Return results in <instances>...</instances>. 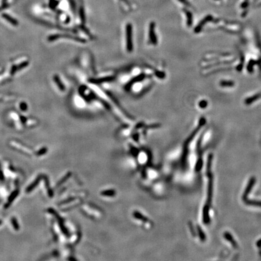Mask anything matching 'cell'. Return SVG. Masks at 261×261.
Segmentation results:
<instances>
[{
	"mask_svg": "<svg viewBox=\"0 0 261 261\" xmlns=\"http://www.w3.org/2000/svg\"><path fill=\"white\" fill-rule=\"evenodd\" d=\"M126 39L127 51L128 52H131L133 50V27L130 23H128L126 27Z\"/></svg>",
	"mask_w": 261,
	"mask_h": 261,
	"instance_id": "6da1fadb",
	"label": "cell"
},
{
	"mask_svg": "<svg viewBox=\"0 0 261 261\" xmlns=\"http://www.w3.org/2000/svg\"><path fill=\"white\" fill-rule=\"evenodd\" d=\"M149 42L154 45L157 44V38L155 33V24L154 22L151 23L149 28Z\"/></svg>",
	"mask_w": 261,
	"mask_h": 261,
	"instance_id": "7a4b0ae2",
	"label": "cell"
},
{
	"mask_svg": "<svg viewBox=\"0 0 261 261\" xmlns=\"http://www.w3.org/2000/svg\"><path fill=\"white\" fill-rule=\"evenodd\" d=\"M114 79V77L109 76V77H105V78H102L99 79H92L90 82L92 84H101V83L105 82H109L113 81Z\"/></svg>",
	"mask_w": 261,
	"mask_h": 261,
	"instance_id": "3957f363",
	"label": "cell"
},
{
	"mask_svg": "<svg viewBox=\"0 0 261 261\" xmlns=\"http://www.w3.org/2000/svg\"><path fill=\"white\" fill-rule=\"evenodd\" d=\"M54 79H55V81L56 82V83H57V84L58 85V86H59V87L60 88V89H62V90H64V85H62V84L61 83V82L60 81V80H59V78H58V77H56H56H55Z\"/></svg>",
	"mask_w": 261,
	"mask_h": 261,
	"instance_id": "277c9868",
	"label": "cell"
},
{
	"mask_svg": "<svg viewBox=\"0 0 261 261\" xmlns=\"http://www.w3.org/2000/svg\"><path fill=\"white\" fill-rule=\"evenodd\" d=\"M186 13L187 16H188V25L191 26V22H192V14L190 13L189 12H185Z\"/></svg>",
	"mask_w": 261,
	"mask_h": 261,
	"instance_id": "5b68a950",
	"label": "cell"
},
{
	"mask_svg": "<svg viewBox=\"0 0 261 261\" xmlns=\"http://www.w3.org/2000/svg\"><path fill=\"white\" fill-rule=\"evenodd\" d=\"M12 223H13V224L14 227H15L14 228H15L16 229H18V224H17L16 221V220H15V219H13V220H12Z\"/></svg>",
	"mask_w": 261,
	"mask_h": 261,
	"instance_id": "8992f818",
	"label": "cell"
},
{
	"mask_svg": "<svg viewBox=\"0 0 261 261\" xmlns=\"http://www.w3.org/2000/svg\"><path fill=\"white\" fill-rule=\"evenodd\" d=\"M179 1H180V2H181V3H184V4H188V3H187V1H185V0H179Z\"/></svg>",
	"mask_w": 261,
	"mask_h": 261,
	"instance_id": "52a82bcc",
	"label": "cell"
}]
</instances>
